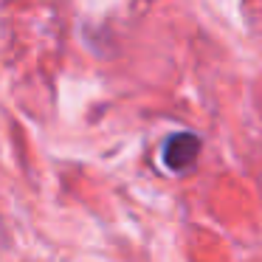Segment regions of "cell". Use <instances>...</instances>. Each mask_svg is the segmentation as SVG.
I'll use <instances>...</instances> for the list:
<instances>
[{
    "mask_svg": "<svg viewBox=\"0 0 262 262\" xmlns=\"http://www.w3.org/2000/svg\"><path fill=\"white\" fill-rule=\"evenodd\" d=\"M198 155H200V138L194 133H172L164 141V149H161L164 166L169 172H175V175L192 169Z\"/></svg>",
    "mask_w": 262,
    "mask_h": 262,
    "instance_id": "obj_1",
    "label": "cell"
}]
</instances>
